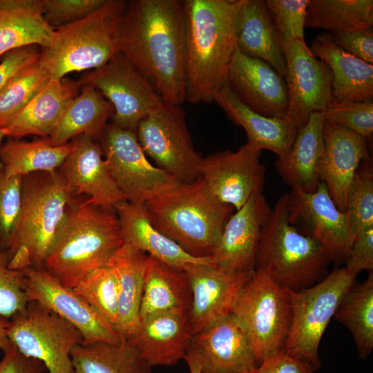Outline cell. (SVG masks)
Listing matches in <instances>:
<instances>
[{"instance_id": "1", "label": "cell", "mask_w": 373, "mask_h": 373, "mask_svg": "<svg viewBox=\"0 0 373 373\" xmlns=\"http://www.w3.org/2000/svg\"><path fill=\"white\" fill-rule=\"evenodd\" d=\"M119 52L164 102L180 106L186 101L183 1L126 2Z\"/></svg>"}, {"instance_id": "2", "label": "cell", "mask_w": 373, "mask_h": 373, "mask_svg": "<svg viewBox=\"0 0 373 373\" xmlns=\"http://www.w3.org/2000/svg\"><path fill=\"white\" fill-rule=\"evenodd\" d=\"M243 0H184L185 93L193 104L213 102L227 83L236 49V23Z\"/></svg>"}, {"instance_id": "3", "label": "cell", "mask_w": 373, "mask_h": 373, "mask_svg": "<svg viewBox=\"0 0 373 373\" xmlns=\"http://www.w3.org/2000/svg\"><path fill=\"white\" fill-rule=\"evenodd\" d=\"M73 197L57 171L23 178L19 216L8 250L11 269L43 268L66 222Z\"/></svg>"}, {"instance_id": "4", "label": "cell", "mask_w": 373, "mask_h": 373, "mask_svg": "<svg viewBox=\"0 0 373 373\" xmlns=\"http://www.w3.org/2000/svg\"><path fill=\"white\" fill-rule=\"evenodd\" d=\"M144 207L156 229L198 258L212 256L233 211L211 192L200 177L180 182Z\"/></svg>"}, {"instance_id": "5", "label": "cell", "mask_w": 373, "mask_h": 373, "mask_svg": "<svg viewBox=\"0 0 373 373\" xmlns=\"http://www.w3.org/2000/svg\"><path fill=\"white\" fill-rule=\"evenodd\" d=\"M124 243L113 209L75 200L43 268L63 285L74 288L88 274L108 263Z\"/></svg>"}, {"instance_id": "6", "label": "cell", "mask_w": 373, "mask_h": 373, "mask_svg": "<svg viewBox=\"0 0 373 373\" xmlns=\"http://www.w3.org/2000/svg\"><path fill=\"white\" fill-rule=\"evenodd\" d=\"M126 1L106 0L86 17L55 30L51 44L41 48L39 61L50 81L68 73L95 69L119 52L122 18Z\"/></svg>"}, {"instance_id": "7", "label": "cell", "mask_w": 373, "mask_h": 373, "mask_svg": "<svg viewBox=\"0 0 373 373\" xmlns=\"http://www.w3.org/2000/svg\"><path fill=\"white\" fill-rule=\"evenodd\" d=\"M330 262L317 240L289 222L287 195L280 196L262 228L255 269L284 288L298 291L321 280Z\"/></svg>"}, {"instance_id": "8", "label": "cell", "mask_w": 373, "mask_h": 373, "mask_svg": "<svg viewBox=\"0 0 373 373\" xmlns=\"http://www.w3.org/2000/svg\"><path fill=\"white\" fill-rule=\"evenodd\" d=\"M231 314L243 329L257 364L284 348L291 319L289 291L265 271L255 269Z\"/></svg>"}, {"instance_id": "9", "label": "cell", "mask_w": 373, "mask_h": 373, "mask_svg": "<svg viewBox=\"0 0 373 373\" xmlns=\"http://www.w3.org/2000/svg\"><path fill=\"white\" fill-rule=\"evenodd\" d=\"M355 278L345 267H335L310 287L288 289L291 319L284 349L309 362L315 371L321 365L318 347L323 334Z\"/></svg>"}, {"instance_id": "10", "label": "cell", "mask_w": 373, "mask_h": 373, "mask_svg": "<svg viewBox=\"0 0 373 373\" xmlns=\"http://www.w3.org/2000/svg\"><path fill=\"white\" fill-rule=\"evenodd\" d=\"M7 334L21 354L41 361L48 373H74L71 352L83 337L55 313L30 301L9 318Z\"/></svg>"}, {"instance_id": "11", "label": "cell", "mask_w": 373, "mask_h": 373, "mask_svg": "<svg viewBox=\"0 0 373 373\" xmlns=\"http://www.w3.org/2000/svg\"><path fill=\"white\" fill-rule=\"evenodd\" d=\"M180 106L163 102L139 123L135 132L146 155L179 182L200 178L202 157L195 150Z\"/></svg>"}, {"instance_id": "12", "label": "cell", "mask_w": 373, "mask_h": 373, "mask_svg": "<svg viewBox=\"0 0 373 373\" xmlns=\"http://www.w3.org/2000/svg\"><path fill=\"white\" fill-rule=\"evenodd\" d=\"M100 137L106 165L125 200L144 204L180 183L149 161L135 133L112 123Z\"/></svg>"}, {"instance_id": "13", "label": "cell", "mask_w": 373, "mask_h": 373, "mask_svg": "<svg viewBox=\"0 0 373 373\" xmlns=\"http://www.w3.org/2000/svg\"><path fill=\"white\" fill-rule=\"evenodd\" d=\"M95 87L113 107V124L136 132L140 121L164 101L149 82L117 52L77 81Z\"/></svg>"}, {"instance_id": "14", "label": "cell", "mask_w": 373, "mask_h": 373, "mask_svg": "<svg viewBox=\"0 0 373 373\" xmlns=\"http://www.w3.org/2000/svg\"><path fill=\"white\" fill-rule=\"evenodd\" d=\"M287 195L289 222L322 246L332 261L345 262L354 238L349 218L340 211L323 182L305 193L291 189Z\"/></svg>"}, {"instance_id": "15", "label": "cell", "mask_w": 373, "mask_h": 373, "mask_svg": "<svg viewBox=\"0 0 373 373\" xmlns=\"http://www.w3.org/2000/svg\"><path fill=\"white\" fill-rule=\"evenodd\" d=\"M22 271L28 301L39 303L72 324L81 333L82 345L99 342L118 344L124 341L73 288L63 285L44 269L31 267Z\"/></svg>"}, {"instance_id": "16", "label": "cell", "mask_w": 373, "mask_h": 373, "mask_svg": "<svg viewBox=\"0 0 373 373\" xmlns=\"http://www.w3.org/2000/svg\"><path fill=\"white\" fill-rule=\"evenodd\" d=\"M283 53L289 99L286 118L299 128L312 113L322 112L332 102V74L305 41L290 43Z\"/></svg>"}, {"instance_id": "17", "label": "cell", "mask_w": 373, "mask_h": 373, "mask_svg": "<svg viewBox=\"0 0 373 373\" xmlns=\"http://www.w3.org/2000/svg\"><path fill=\"white\" fill-rule=\"evenodd\" d=\"M261 153L246 142L237 151L207 155L202 158L200 177L217 198L238 210L251 196L262 193L266 169Z\"/></svg>"}, {"instance_id": "18", "label": "cell", "mask_w": 373, "mask_h": 373, "mask_svg": "<svg viewBox=\"0 0 373 373\" xmlns=\"http://www.w3.org/2000/svg\"><path fill=\"white\" fill-rule=\"evenodd\" d=\"M183 270L191 293L189 316L193 335L231 314L255 271H231L202 264Z\"/></svg>"}, {"instance_id": "19", "label": "cell", "mask_w": 373, "mask_h": 373, "mask_svg": "<svg viewBox=\"0 0 373 373\" xmlns=\"http://www.w3.org/2000/svg\"><path fill=\"white\" fill-rule=\"evenodd\" d=\"M227 84L251 111L267 117L286 118L289 99L285 78L267 62L245 55L236 47Z\"/></svg>"}, {"instance_id": "20", "label": "cell", "mask_w": 373, "mask_h": 373, "mask_svg": "<svg viewBox=\"0 0 373 373\" xmlns=\"http://www.w3.org/2000/svg\"><path fill=\"white\" fill-rule=\"evenodd\" d=\"M71 142V151L57 171L73 195H86L88 204L106 209L125 200L95 138L82 135Z\"/></svg>"}, {"instance_id": "21", "label": "cell", "mask_w": 373, "mask_h": 373, "mask_svg": "<svg viewBox=\"0 0 373 373\" xmlns=\"http://www.w3.org/2000/svg\"><path fill=\"white\" fill-rule=\"evenodd\" d=\"M271 210L263 194L258 193L233 213L211 256L213 264L231 271H254L262 228Z\"/></svg>"}, {"instance_id": "22", "label": "cell", "mask_w": 373, "mask_h": 373, "mask_svg": "<svg viewBox=\"0 0 373 373\" xmlns=\"http://www.w3.org/2000/svg\"><path fill=\"white\" fill-rule=\"evenodd\" d=\"M320 180L337 208L345 211L349 188L361 163L371 158L368 140L340 125L324 121Z\"/></svg>"}, {"instance_id": "23", "label": "cell", "mask_w": 373, "mask_h": 373, "mask_svg": "<svg viewBox=\"0 0 373 373\" xmlns=\"http://www.w3.org/2000/svg\"><path fill=\"white\" fill-rule=\"evenodd\" d=\"M202 373H245L256 366L249 341L231 314L193 335Z\"/></svg>"}, {"instance_id": "24", "label": "cell", "mask_w": 373, "mask_h": 373, "mask_svg": "<svg viewBox=\"0 0 373 373\" xmlns=\"http://www.w3.org/2000/svg\"><path fill=\"white\" fill-rule=\"evenodd\" d=\"M193 338L188 313L166 312L140 318L131 341L153 366H170L184 359Z\"/></svg>"}, {"instance_id": "25", "label": "cell", "mask_w": 373, "mask_h": 373, "mask_svg": "<svg viewBox=\"0 0 373 373\" xmlns=\"http://www.w3.org/2000/svg\"><path fill=\"white\" fill-rule=\"evenodd\" d=\"M113 209L119 219L124 242L180 269L193 264L215 265L211 257L198 258L189 254L156 229L149 218L144 204L122 200L116 203Z\"/></svg>"}, {"instance_id": "26", "label": "cell", "mask_w": 373, "mask_h": 373, "mask_svg": "<svg viewBox=\"0 0 373 373\" xmlns=\"http://www.w3.org/2000/svg\"><path fill=\"white\" fill-rule=\"evenodd\" d=\"M213 102L231 121L244 128L247 143L273 152L279 160L288 155L298 130L289 119L267 117L251 111L238 99L227 83L216 93Z\"/></svg>"}, {"instance_id": "27", "label": "cell", "mask_w": 373, "mask_h": 373, "mask_svg": "<svg viewBox=\"0 0 373 373\" xmlns=\"http://www.w3.org/2000/svg\"><path fill=\"white\" fill-rule=\"evenodd\" d=\"M309 49L330 69L332 102H372L373 65L345 51L334 42L330 32L312 40Z\"/></svg>"}, {"instance_id": "28", "label": "cell", "mask_w": 373, "mask_h": 373, "mask_svg": "<svg viewBox=\"0 0 373 373\" xmlns=\"http://www.w3.org/2000/svg\"><path fill=\"white\" fill-rule=\"evenodd\" d=\"M82 87L78 82L50 81L21 111L2 128L6 136H50Z\"/></svg>"}, {"instance_id": "29", "label": "cell", "mask_w": 373, "mask_h": 373, "mask_svg": "<svg viewBox=\"0 0 373 373\" xmlns=\"http://www.w3.org/2000/svg\"><path fill=\"white\" fill-rule=\"evenodd\" d=\"M323 123L321 112L312 113L308 122L298 128L288 155L276 162L283 181L291 189L312 193L321 183L319 173L324 149Z\"/></svg>"}, {"instance_id": "30", "label": "cell", "mask_w": 373, "mask_h": 373, "mask_svg": "<svg viewBox=\"0 0 373 373\" xmlns=\"http://www.w3.org/2000/svg\"><path fill=\"white\" fill-rule=\"evenodd\" d=\"M236 39L242 54L267 62L285 77L284 53L265 1L243 0L236 18Z\"/></svg>"}, {"instance_id": "31", "label": "cell", "mask_w": 373, "mask_h": 373, "mask_svg": "<svg viewBox=\"0 0 373 373\" xmlns=\"http://www.w3.org/2000/svg\"><path fill=\"white\" fill-rule=\"evenodd\" d=\"M148 255L124 242L106 264L115 272L119 289L117 331L124 341H131L140 323V312Z\"/></svg>"}, {"instance_id": "32", "label": "cell", "mask_w": 373, "mask_h": 373, "mask_svg": "<svg viewBox=\"0 0 373 373\" xmlns=\"http://www.w3.org/2000/svg\"><path fill=\"white\" fill-rule=\"evenodd\" d=\"M191 293L180 269L148 255L140 319L166 312L189 313Z\"/></svg>"}, {"instance_id": "33", "label": "cell", "mask_w": 373, "mask_h": 373, "mask_svg": "<svg viewBox=\"0 0 373 373\" xmlns=\"http://www.w3.org/2000/svg\"><path fill=\"white\" fill-rule=\"evenodd\" d=\"M54 35L44 17L43 0H0V57L23 46H48Z\"/></svg>"}, {"instance_id": "34", "label": "cell", "mask_w": 373, "mask_h": 373, "mask_svg": "<svg viewBox=\"0 0 373 373\" xmlns=\"http://www.w3.org/2000/svg\"><path fill=\"white\" fill-rule=\"evenodd\" d=\"M68 106L61 122L48 138L55 146L65 144L75 137L86 135L101 136L109 116L112 104L93 86L85 84Z\"/></svg>"}, {"instance_id": "35", "label": "cell", "mask_w": 373, "mask_h": 373, "mask_svg": "<svg viewBox=\"0 0 373 373\" xmlns=\"http://www.w3.org/2000/svg\"><path fill=\"white\" fill-rule=\"evenodd\" d=\"M74 373H152L129 341L79 345L71 352Z\"/></svg>"}, {"instance_id": "36", "label": "cell", "mask_w": 373, "mask_h": 373, "mask_svg": "<svg viewBox=\"0 0 373 373\" xmlns=\"http://www.w3.org/2000/svg\"><path fill=\"white\" fill-rule=\"evenodd\" d=\"M73 147L72 142L55 146L49 140H11L0 146V164L8 177H24L37 172L55 173Z\"/></svg>"}, {"instance_id": "37", "label": "cell", "mask_w": 373, "mask_h": 373, "mask_svg": "<svg viewBox=\"0 0 373 373\" xmlns=\"http://www.w3.org/2000/svg\"><path fill=\"white\" fill-rule=\"evenodd\" d=\"M334 318L350 330L360 358L365 359L373 349V271L350 286Z\"/></svg>"}, {"instance_id": "38", "label": "cell", "mask_w": 373, "mask_h": 373, "mask_svg": "<svg viewBox=\"0 0 373 373\" xmlns=\"http://www.w3.org/2000/svg\"><path fill=\"white\" fill-rule=\"evenodd\" d=\"M373 26L372 0H310L305 27L331 32Z\"/></svg>"}, {"instance_id": "39", "label": "cell", "mask_w": 373, "mask_h": 373, "mask_svg": "<svg viewBox=\"0 0 373 373\" xmlns=\"http://www.w3.org/2000/svg\"><path fill=\"white\" fill-rule=\"evenodd\" d=\"M50 82L49 73L39 60L13 77L0 92V128H3Z\"/></svg>"}, {"instance_id": "40", "label": "cell", "mask_w": 373, "mask_h": 373, "mask_svg": "<svg viewBox=\"0 0 373 373\" xmlns=\"http://www.w3.org/2000/svg\"><path fill=\"white\" fill-rule=\"evenodd\" d=\"M73 289L117 331L119 289L115 274L109 266L92 271Z\"/></svg>"}, {"instance_id": "41", "label": "cell", "mask_w": 373, "mask_h": 373, "mask_svg": "<svg viewBox=\"0 0 373 373\" xmlns=\"http://www.w3.org/2000/svg\"><path fill=\"white\" fill-rule=\"evenodd\" d=\"M354 238L373 228V167L372 157L361 163L348 190L345 211Z\"/></svg>"}, {"instance_id": "42", "label": "cell", "mask_w": 373, "mask_h": 373, "mask_svg": "<svg viewBox=\"0 0 373 373\" xmlns=\"http://www.w3.org/2000/svg\"><path fill=\"white\" fill-rule=\"evenodd\" d=\"M265 4L283 51L290 43L305 41L307 9L310 0H266Z\"/></svg>"}, {"instance_id": "43", "label": "cell", "mask_w": 373, "mask_h": 373, "mask_svg": "<svg viewBox=\"0 0 373 373\" xmlns=\"http://www.w3.org/2000/svg\"><path fill=\"white\" fill-rule=\"evenodd\" d=\"M321 113L324 121L345 127L368 140L372 137V102H332Z\"/></svg>"}, {"instance_id": "44", "label": "cell", "mask_w": 373, "mask_h": 373, "mask_svg": "<svg viewBox=\"0 0 373 373\" xmlns=\"http://www.w3.org/2000/svg\"><path fill=\"white\" fill-rule=\"evenodd\" d=\"M23 178L6 176L0 164V249L6 251L19 216Z\"/></svg>"}, {"instance_id": "45", "label": "cell", "mask_w": 373, "mask_h": 373, "mask_svg": "<svg viewBox=\"0 0 373 373\" xmlns=\"http://www.w3.org/2000/svg\"><path fill=\"white\" fill-rule=\"evenodd\" d=\"M8 251L0 249V315L10 318L23 310L28 301L23 271L9 267Z\"/></svg>"}, {"instance_id": "46", "label": "cell", "mask_w": 373, "mask_h": 373, "mask_svg": "<svg viewBox=\"0 0 373 373\" xmlns=\"http://www.w3.org/2000/svg\"><path fill=\"white\" fill-rule=\"evenodd\" d=\"M106 0H43L44 17L53 26L78 21L100 8Z\"/></svg>"}, {"instance_id": "47", "label": "cell", "mask_w": 373, "mask_h": 373, "mask_svg": "<svg viewBox=\"0 0 373 373\" xmlns=\"http://www.w3.org/2000/svg\"><path fill=\"white\" fill-rule=\"evenodd\" d=\"M330 34L338 47L368 64H373L372 28Z\"/></svg>"}, {"instance_id": "48", "label": "cell", "mask_w": 373, "mask_h": 373, "mask_svg": "<svg viewBox=\"0 0 373 373\" xmlns=\"http://www.w3.org/2000/svg\"><path fill=\"white\" fill-rule=\"evenodd\" d=\"M312 365L282 349L265 357L245 373H314Z\"/></svg>"}, {"instance_id": "49", "label": "cell", "mask_w": 373, "mask_h": 373, "mask_svg": "<svg viewBox=\"0 0 373 373\" xmlns=\"http://www.w3.org/2000/svg\"><path fill=\"white\" fill-rule=\"evenodd\" d=\"M40 52L35 46L12 50L3 55L0 64V92L18 73L38 60Z\"/></svg>"}, {"instance_id": "50", "label": "cell", "mask_w": 373, "mask_h": 373, "mask_svg": "<svg viewBox=\"0 0 373 373\" xmlns=\"http://www.w3.org/2000/svg\"><path fill=\"white\" fill-rule=\"evenodd\" d=\"M344 267L352 275L373 271V228L354 238Z\"/></svg>"}, {"instance_id": "51", "label": "cell", "mask_w": 373, "mask_h": 373, "mask_svg": "<svg viewBox=\"0 0 373 373\" xmlns=\"http://www.w3.org/2000/svg\"><path fill=\"white\" fill-rule=\"evenodd\" d=\"M45 370L41 361L24 356L15 345L3 352L0 360V373H44Z\"/></svg>"}, {"instance_id": "52", "label": "cell", "mask_w": 373, "mask_h": 373, "mask_svg": "<svg viewBox=\"0 0 373 373\" xmlns=\"http://www.w3.org/2000/svg\"><path fill=\"white\" fill-rule=\"evenodd\" d=\"M9 318L0 315V350L3 352L9 350L14 345L8 336Z\"/></svg>"}, {"instance_id": "53", "label": "cell", "mask_w": 373, "mask_h": 373, "mask_svg": "<svg viewBox=\"0 0 373 373\" xmlns=\"http://www.w3.org/2000/svg\"><path fill=\"white\" fill-rule=\"evenodd\" d=\"M189 367V373H202V368L198 356L191 345L184 357Z\"/></svg>"}, {"instance_id": "54", "label": "cell", "mask_w": 373, "mask_h": 373, "mask_svg": "<svg viewBox=\"0 0 373 373\" xmlns=\"http://www.w3.org/2000/svg\"><path fill=\"white\" fill-rule=\"evenodd\" d=\"M5 136H6V134H5L4 131H3V129L1 128H0V146H1V143L2 140Z\"/></svg>"}]
</instances>
